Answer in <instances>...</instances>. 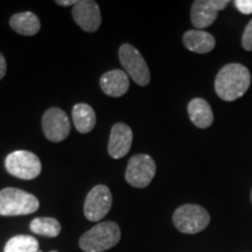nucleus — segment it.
<instances>
[{
	"mask_svg": "<svg viewBox=\"0 0 252 252\" xmlns=\"http://www.w3.org/2000/svg\"><path fill=\"white\" fill-rule=\"evenodd\" d=\"M173 223L182 234L195 235L209 225L210 215L197 204H184L173 214Z\"/></svg>",
	"mask_w": 252,
	"mask_h": 252,
	"instance_id": "nucleus-4",
	"label": "nucleus"
},
{
	"mask_svg": "<svg viewBox=\"0 0 252 252\" xmlns=\"http://www.w3.org/2000/svg\"><path fill=\"white\" fill-rule=\"evenodd\" d=\"M103 93L110 97H121L127 93L130 80L124 70H110L102 75L99 80Z\"/></svg>",
	"mask_w": 252,
	"mask_h": 252,
	"instance_id": "nucleus-13",
	"label": "nucleus"
},
{
	"mask_svg": "<svg viewBox=\"0 0 252 252\" xmlns=\"http://www.w3.org/2000/svg\"><path fill=\"white\" fill-rule=\"evenodd\" d=\"M234 4L241 13L245 15L252 13V0H236Z\"/></svg>",
	"mask_w": 252,
	"mask_h": 252,
	"instance_id": "nucleus-21",
	"label": "nucleus"
},
{
	"mask_svg": "<svg viewBox=\"0 0 252 252\" xmlns=\"http://www.w3.org/2000/svg\"><path fill=\"white\" fill-rule=\"evenodd\" d=\"M229 4V0H196L191 5V24L196 30L203 31L214 24L219 11L224 9Z\"/></svg>",
	"mask_w": 252,
	"mask_h": 252,
	"instance_id": "nucleus-10",
	"label": "nucleus"
},
{
	"mask_svg": "<svg viewBox=\"0 0 252 252\" xmlns=\"http://www.w3.org/2000/svg\"><path fill=\"white\" fill-rule=\"evenodd\" d=\"M4 252H39V242L28 235H18L8 239Z\"/></svg>",
	"mask_w": 252,
	"mask_h": 252,
	"instance_id": "nucleus-19",
	"label": "nucleus"
},
{
	"mask_svg": "<svg viewBox=\"0 0 252 252\" xmlns=\"http://www.w3.org/2000/svg\"><path fill=\"white\" fill-rule=\"evenodd\" d=\"M184 45L190 52L197 53V54H207L215 48L216 40L212 34L206 31L190 30L185 33Z\"/></svg>",
	"mask_w": 252,
	"mask_h": 252,
	"instance_id": "nucleus-14",
	"label": "nucleus"
},
{
	"mask_svg": "<svg viewBox=\"0 0 252 252\" xmlns=\"http://www.w3.org/2000/svg\"><path fill=\"white\" fill-rule=\"evenodd\" d=\"M50 252H59V251H50Z\"/></svg>",
	"mask_w": 252,
	"mask_h": 252,
	"instance_id": "nucleus-25",
	"label": "nucleus"
},
{
	"mask_svg": "<svg viewBox=\"0 0 252 252\" xmlns=\"http://www.w3.org/2000/svg\"><path fill=\"white\" fill-rule=\"evenodd\" d=\"M6 71H7V64H6V60L4 55L0 53V80H2L6 75Z\"/></svg>",
	"mask_w": 252,
	"mask_h": 252,
	"instance_id": "nucleus-22",
	"label": "nucleus"
},
{
	"mask_svg": "<svg viewBox=\"0 0 252 252\" xmlns=\"http://www.w3.org/2000/svg\"><path fill=\"white\" fill-rule=\"evenodd\" d=\"M112 206V194L108 186L97 185L88 193L84 201V216L90 222H99L108 215Z\"/></svg>",
	"mask_w": 252,
	"mask_h": 252,
	"instance_id": "nucleus-8",
	"label": "nucleus"
},
{
	"mask_svg": "<svg viewBox=\"0 0 252 252\" xmlns=\"http://www.w3.org/2000/svg\"><path fill=\"white\" fill-rule=\"evenodd\" d=\"M39 207V200L33 194L13 187H7L0 190V215L1 216L30 215L35 213Z\"/></svg>",
	"mask_w": 252,
	"mask_h": 252,
	"instance_id": "nucleus-3",
	"label": "nucleus"
},
{
	"mask_svg": "<svg viewBox=\"0 0 252 252\" xmlns=\"http://www.w3.org/2000/svg\"><path fill=\"white\" fill-rule=\"evenodd\" d=\"M12 30L25 36H33L39 33L41 24L36 14L32 12H21L12 15L9 20Z\"/></svg>",
	"mask_w": 252,
	"mask_h": 252,
	"instance_id": "nucleus-16",
	"label": "nucleus"
},
{
	"mask_svg": "<svg viewBox=\"0 0 252 252\" xmlns=\"http://www.w3.org/2000/svg\"><path fill=\"white\" fill-rule=\"evenodd\" d=\"M251 202H252V190H251Z\"/></svg>",
	"mask_w": 252,
	"mask_h": 252,
	"instance_id": "nucleus-24",
	"label": "nucleus"
},
{
	"mask_svg": "<svg viewBox=\"0 0 252 252\" xmlns=\"http://www.w3.org/2000/svg\"><path fill=\"white\" fill-rule=\"evenodd\" d=\"M76 2L77 1H75V0H67V1H65V0H58V1H56V4H59V5H61V6H71V5H76Z\"/></svg>",
	"mask_w": 252,
	"mask_h": 252,
	"instance_id": "nucleus-23",
	"label": "nucleus"
},
{
	"mask_svg": "<svg viewBox=\"0 0 252 252\" xmlns=\"http://www.w3.org/2000/svg\"><path fill=\"white\" fill-rule=\"evenodd\" d=\"M72 19L87 33H94L99 30L102 17L99 6L94 0H80L72 7Z\"/></svg>",
	"mask_w": 252,
	"mask_h": 252,
	"instance_id": "nucleus-11",
	"label": "nucleus"
},
{
	"mask_svg": "<svg viewBox=\"0 0 252 252\" xmlns=\"http://www.w3.org/2000/svg\"><path fill=\"white\" fill-rule=\"evenodd\" d=\"M42 130L46 138L53 143L64 140L70 133V121L63 110L50 108L43 113Z\"/></svg>",
	"mask_w": 252,
	"mask_h": 252,
	"instance_id": "nucleus-9",
	"label": "nucleus"
},
{
	"mask_svg": "<svg viewBox=\"0 0 252 252\" xmlns=\"http://www.w3.org/2000/svg\"><path fill=\"white\" fill-rule=\"evenodd\" d=\"M133 133L131 127L124 123H117L110 132L108 152L113 159H121L130 152Z\"/></svg>",
	"mask_w": 252,
	"mask_h": 252,
	"instance_id": "nucleus-12",
	"label": "nucleus"
},
{
	"mask_svg": "<svg viewBox=\"0 0 252 252\" xmlns=\"http://www.w3.org/2000/svg\"><path fill=\"white\" fill-rule=\"evenodd\" d=\"M30 228L33 234L48 238L58 237L62 229L59 220L53 219V217H37V219H34L31 222Z\"/></svg>",
	"mask_w": 252,
	"mask_h": 252,
	"instance_id": "nucleus-18",
	"label": "nucleus"
},
{
	"mask_svg": "<svg viewBox=\"0 0 252 252\" xmlns=\"http://www.w3.org/2000/svg\"><path fill=\"white\" fill-rule=\"evenodd\" d=\"M119 60H121L126 74L138 86L146 87L150 83L151 74L149 65L137 48H134L132 45H128V43L122 45L119 48Z\"/></svg>",
	"mask_w": 252,
	"mask_h": 252,
	"instance_id": "nucleus-6",
	"label": "nucleus"
},
{
	"mask_svg": "<svg viewBox=\"0 0 252 252\" xmlns=\"http://www.w3.org/2000/svg\"><path fill=\"white\" fill-rule=\"evenodd\" d=\"M251 84V75L241 63H229L217 74L215 90L217 96L226 102L241 98Z\"/></svg>",
	"mask_w": 252,
	"mask_h": 252,
	"instance_id": "nucleus-1",
	"label": "nucleus"
},
{
	"mask_svg": "<svg viewBox=\"0 0 252 252\" xmlns=\"http://www.w3.org/2000/svg\"><path fill=\"white\" fill-rule=\"evenodd\" d=\"M157 172L156 161L149 154H135L128 160L125 180L135 188H145L152 182Z\"/></svg>",
	"mask_w": 252,
	"mask_h": 252,
	"instance_id": "nucleus-7",
	"label": "nucleus"
},
{
	"mask_svg": "<svg viewBox=\"0 0 252 252\" xmlns=\"http://www.w3.org/2000/svg\"><path fill=\"white\" fill-rule=\"evenodd\" d=\"M5 167L9 174L21 180H34L42 169L36 154L24 150L9 153L5 160Z\"/></svg>",
	"mask_w": 252,
	"mask_h": 252,
	"instance_id": "nucleus-5",
	"label": "nucleus"
},
{
	"mask_svg": "<svg viewBox=\"0 0 252 252\" xmlns=\"http://www.w3.org/2000/svg\"><path fill=\"white\" fill-rule=\"evenodd\" d=\"M242 46L248 52H252V20L245 27L243 36H242Z\"/></svg>",
	"mask_w": 252,
	"mask_h": 252,
	"instance_id": "nucleus-20",
	"label": "nucleus"
},
{
	"mask_svg": "<svg viewBox=\"0 0 252 252\" xmlns=\"http://www.w3.org/2000/svg\"><path fill=\"white\" fill-rule=\"evenodd\" d=\"M72 122L80 133H89L96 125V113L89 104L78 103L72 108Z\"/></svg>",
	"mask_w": 252,
	"mask_h": 252,
	"instance_id": "nucleus-17",
	"label": "nucleus"
},
{
	"mask_svg": "<svg viewBox=\"0 0 252 252\" xmlns=\"http://www.w3.org/2000/svg\"><path fill=\"white\" fill-rule=\"evenodd\" d=\"M121 228L117 223L100 222L81 236L78 244L84 252H103L115 248L121 241Z\"/></svg>",
	"mask_w": 252,
	"mask_h": 252,
	"instance_id": "nucleus-2",
	"label": "nucleus"
},
{
	"mask_svg": "<svg viewBox=\"0 0 252 252\" xmlns=\"http://www.w3.org/2000/svg\"><path fill=\"white\" fill-rule=\"evenodd\" d=\"M188 115L191 123L198 128H207L214 123L212 106L203 98H194L189 102Z\"/></svg>",
	"mask_w": 252,
	"mask_h": 252,
	"instance_id": "nucleus-15",
	"label": "nucleus"
}]
</instances>
